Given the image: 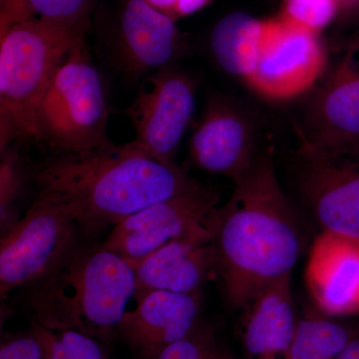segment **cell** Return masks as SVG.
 <instances>
[{
	"label": "cell",
	"instance_id": "30",
	"mask_svg": "<svg viewBox=\"0 0 359 359\" xmlns=\"http://www.w3.org/2000/svg\"><path fill=\"white\" fill-rule=\"evenodd\" d=\"M344 1H346V2H353L354 0H344Z\"/></svg>",
	"mask_w": 359,
	"mask_h": 359
},
{
	"label": "cell",
	"instance_id": "1",
	"mask_svg": "<svg viewBox=\"0 0 359 359\" xmlns=\"http://www.w3.org/2000/svg\"><path fill=\"white\" fill-rule=\"evenodd\" d=\"M219 207L214 242L217 280L226 304L245 309L273 283L292 276L304 240L276 175L273 148L259 151Z\"/></svg>",
	"mask_w": 359,
	"mask_h": 359
},
{
	"label": "cell",
	"instance_id": "17",
	"mask_svg": "<svg viewBox=\"0 0 359 359\" xmlns=\"http://www.w3.org/2000/svg\"><path fill=\"white\" fill-rule=\"evenodd\" d=\"M242 332L245 359H289L299 316L292 276L273 283L248 308Z\"/></svg>",
	"mask_w": 359,
	"mask_h": 359
},
{
	"label": "cell",
	"instance_id": "6",
	"mask_svg": "<svg viewBox=\"0 0 359 359\" xmlns=\"http://www.w3.org/2000/svg\"><path fill=\"white\" fill-rule=\"evenodd\" d=\"M36 189L22 218L0 238L2 299L29 285L85 231H102L85 223L77 205L60 194Z\"/></svg>",
	"mask_w": 359,
	"mask_h": 359
},
{
	"label": "cell",
	"instance_id": "12",
	"mask_svg": "<svg viewBox=\"0 0 359 359\" xmlns=\"http://www.w3.org/2000/svg\"><path fill=\"white\" fill-rule=\"evenodd\" d=\"M327 70L318 34L283 22L244 83L268 100L289 101L311 92Z\"/></svg>",
	"mask_w": 359,
	"mask_h": 359
},
{
	"label": "cell",
	"instance_id": "23",
	"mask_svg": "<svg viewBox=\"0 0 359 359\" xmlns=\"http://www.w3.org/2000/svg\"><path fill=\"white\" fill-rule=\"evenodd\" d=\"M33 18L88 28L97 0H25Z\"/></svg>",
	"mask_w": 359,
	"mask_h": 359
},
{
	"label": "cell",
	"instance_id": "13",
	"mask_svg": "<svg viewBox=\"0 0 359 359\" xmlns=\"http://www.w3.org/2000/svg\"><path fill=\"white\" fill-rule=\"evenodd\" d=\"M259 152L250 116L228 97L210 96L191 137L189 153L194 166L236 182Z\"/></svg>",
	"mask_w": 359,
	"mask_h": 359
},
{
	"label": "cell",
	"instance_id": "15",
	"mask_svg": "<svg viewBox=\"0 0 359 359\" xmlns=\"http://www.w3.org/2000/svg\"><path fill=\"white\" fill-rule=\"evenodd\" d=\"M215 228L216 221L211 226L175 240L141 261L129 264L136 282L135 295L150 290L202 292L205 283L217 280Z\"/></svg>",
	"mask_w": 359,
	"mask_h": 359
},
{
	"label": "cell",
	"instance_id": "2",
	"mask_svg": "<svg viewBox=\"0 0 359 359\" xmlns=\"http://www.w3.org/2000/svg\"><path fill=\"white\" fill-rule=\"evenodd\" d=\"M102 233L85 231L16 292V304L32 321L53 332L76 330L104 344L117 339L136 282L128 262L104 248Z\"/></svg>",
	"mask_w": 359,
	"mask_h": 359
},
{
	"label": "cell",
	"instance_id": "22",
	"mask_svg": "<svg viewBox=\"0 0 359 359\" xmlns=\"http://www.w3.org/2000/svg\"><path fill=\"white\" fill-rule=\"evenodd\" d=\"M226 351L215 328L201 320L190 334L167 346L156 359H224Z\"/></svg>",
	"mask_w": 359,
	"mask_h": 359
},
{
	"label": "cell",
	"instance_id": "10",
	"mask_svg": "<svg viewBox=\"0 0 359 359\" xmlns=\"http://www.w3.org/2000/svg\"><path fill=\"white\" fill-rule=\"evenodd\" d=\"M297 134L301 145L332 155H359V69L347 51L314 87Z\"/></svg>",
	"mask_w": 359,
	"mask_h": 359
},
{
	"label": "cell",
	"instance_id": "8",
	"mask_svg": "<svg viewBox=\"0 0 359 359\" xmlns=\"http://www.w3.org/2000/svg\"><path fill=\"white\" fill-rule=\"evenodd\" d=\"M219 204V194L200 183L115 224L104 248L136 263L175 240L212 226Z\"/></svg>",
	"mask_w": 359,
	"mask_h": 359
},
{
	"label": "cell",
	"instance_id": "24",
	"mask_svg": "<svg viewBox=\"0 0 359 359\" xmlns=\"http://www.w3.org/2000/svg\"><path fill=\"white\" fill-rule=\"evenodd\" d=\"M337 0H285L287 25L318 34L334 20Z\"/></svg>",
	"mask_w": 359,
	"mask_h": 359
},
{
	"label": "cell",
	"instance_id": "31",
	"mask_svg": "<svg viewBox=\"0 0 359 359\" xmlns=\"http://www.w3.org/2000/svg\"><path fill=\"white\" fill-rule=\"evenodd\" d=\"M354 1H359V0H354Z\"/></svg>",
	"mask_w": 359,
	"mask_h": 359
},
{
	"label": "cell",
	"instance_id": "21",
	"mask_svg": "<svg viewBox=\"0 0 359 359\" xmlns=\"http://www.w3.org/2000/svg\"><path fill=\"white\" fill-rule=\"evenodd\" d=\"M30 330L41 342L45 359H110L102 342L76 330L53 332L34 321Z\"/></svg>",
	"mask_w": 359,
	"mask_h": 359
},
{
	"label": "cell",
	"instance_id": "7",
	"mask_svg": "<svg viewBox=\"0 0 359 359\" xmlns=\"http://www.w3.org/2000/svg\"><path fill=\"white\" fill-rule=\"evenodd\" d=\"M198 79L176 65L145 78L125 110L136 133L135 142L156 160L177 166V152L196 106Z\"/></svg>",
	"mask_w": 359,
	"mask_h": 359
},
{
	"label": "cell",
	"instance_id": "16",
	"mask_svg": "<svg viewBox=\"0 0 359 359\" xmlns=\"http://www.w3.org/2000/svg\"><path fill=\"white\" fill-rule=\"evenodd\" d=\"M304 280L313 308L325 316L359 314V240L321 231L309 250Z\"/></svg>",
	"mask_w": 359,
	"mask_h": 359
},
{
	"label": "cell",
	"instance_id": "9",
	"mask_svg": "<svg viewBox=\"0 0 359 359\" xmlns=\"http://www.w3.org/2000/svg\"><path fill=\"white\" fill-rule=\"evenodd\" d=\"M116 69L131 80L146 78L191 54L176 20L146 2L122 0L110 42Z\"/></svg>",
	"mask_w": 359,
	"mask_h": 359
},
{
	"label": "cell",
	"instance_id": "11",
	"mask_svg": "<svg viewBox=\"0 0 359 359\" xmlns=\"http://www.w3.org/2000/svg\"><path fill=\"white\" fill-rule=\"evenodd\" d=\"M297 187L321 231L359 240V155L301 145Z\"/></svg>",
	"mask_w": 359,
	"mask_h": 359
},
{
	"label": "cell",
	"instance_id": "20",
	"mask_svg": "<svg viewBox=\"0 0 359 359\" xmlns=\"http://www.w3.org/2000/svg\"><path fill=\"white\" fill-rule=\"evenodd\" d=\"M37 168L15 145L0 150V238L15 226L29 205H26L32 184L36 185Z\"/></svg>",
	"mask_w": 359,
	"mask_h": 359
},
{
	"label": "cell",
	"instance_id": "5",
	"mask_svg": "<svg viewBox=\"0 0 359 359\" xmlns=\"http://www.w3.org/2000/svg\"><path fill=\"white\" fill-rule=\"evenodd\" d=\"M108 117L103 78L84 40L59 66L37 106L34 142L62 154H89L112 145Z\"/></svg>",
	"mask_w": 359,
	"mask_h": 359
},
{
	"label": "cell",
	"instance_id": "18",
	"mask_svg": "<svg viewBox=\"0 0 359 359\" xmlns=\"http://www.w3.org/2000/svg\"><path fill=\"white\" fill-rule=\"evenodd\" d=\"M280 23H266L241 11L226 14L212 28L210 50L215 62L230 76L245 82Z\"/></svg>",
	"mask_w": 359,
	"mask_h": 359
},
{
	"label": "cell",
	"instance_id": "29",
	"mask_svg": "<svg viewBox=\"0 0 359 359\" xmlns=\"http://www.w3.org/2000/svg\"><path fill=\"white\" fill-rule=\"evenodd\" d=\"M224 359H235L233 355H231V353L230 351L226 349V353H224Z\"/></svg>",
	"mask_w": 359,
	"mask_h": 359
},
{
	"label": "cell",
	"instance_id": "27",
	"mask_svg": "<svg viewBox=\"0 0 359 359\" xmlns=\"http://www.w3.org/2000/svg\"><path fill=\"white\" fill-rule=\"evenodd\" d=\"M150 6L158 9L161 13L167 14L171 18L175 6H176L178 0H145Z\"/></svg>",
	"mask_w": 359,
	"mask_h": 359
},
{
	"label": "cell",
	"instance_id": "26",
	"mask_svg": "<svg viewBox=\"0 0 359 359\" xmlns=\"http://www.w3.org/2000/svg\"><path fill=\"white\" fill-rule=\"evenodd\" d=\"M211 2V0H178L171 18L174 20L184 16L192 15Z\"/></svg>",
	"mask_w": 359,
	"mask_h": 359
},
{
	"label": "cell",
	"instance_id": "14",
	"mask_svg": "<svg viewBox=\"0 0 359 359\" xmlns=\"http://www.w3.org/2000/svg\"><path fill=\"white\" fill-rule=\"evenodd\" d=\"M134 297L136 306L123 316L117 339L126 344L137 359L157 358L201 321L202 292L150 290Z\"/></svg>",
	"mask_w": 359,
	"mask_h": 359
},
{
	"label": "cell",
	"instance_id": "3",
	"mask_svg": "<svg viewBox=\"0 0 359 359\" xmlns=\"http://www.w3.org/2000/svg\"><path fill=\"white\" fill-rule=\"evenodd\" d=\"M199 184L182 168L162 164L135 141L86 155L62 154L36 173V188L60 194L77 205L85 223L103 231Z\"/></svg>",
	"mask_w": 359,
	"mask_h": 359
},
{
	"label": "cell",
	"instance_id": "25",
	"mask_svg": "<svg viewBox=\"0 0 359 359\" xmlns=\"http://www.w3.org/2000/svg\"><path fill=\"white\" fill-rule=\"evenodd\" d=\"M0 359H45L41 342L32 330L4 334L0 344Z\"/></svg>",
	"mask_w": 359,
	"mask_h": 359
},
{
	"label": "cell",
	"instance_id": "4",
	"mask_svg": "<svg viewBox=\"0 0 359 359\" xmlns=\"http://www.w3.org/2000/svg\"><path fill=\"white\" fill-rule=\"evenodd\" d=\"M87 28L34 18L0 36V150L34 142L37 106L63 60Z\"/></svg>",
	"mask_w": 359,
	"mask_h": 359
},
{
	"label": "cell",
	"instance_id": "19",
	"mask_svg": "<svg viewBox=\"0 0 359 359\" xmlns=\"http://www.w3.org/2000/svg\"><path fill=\"white\" fill-rule=\"evenodd\" d=\"M359 334V325L309 309L299 316L289 359H337Z\"/></svg>",
	"mask_w": 359,
	"mask_h": 359
},
{
	"label": "cell",
	"instance_id": "28",
	"mask_svg": "<svg viewBox=\"0 0 359 359\" xmlns=\"http://www.w3.org/2000/svg\"><path fill=\"white\" fill-rule=\"evenodd\" d=\"M337 359H359V334L349 342Z\"/></svg>",
	"mask_w": 359,
	"mask_h": 359
}]
</instances>
